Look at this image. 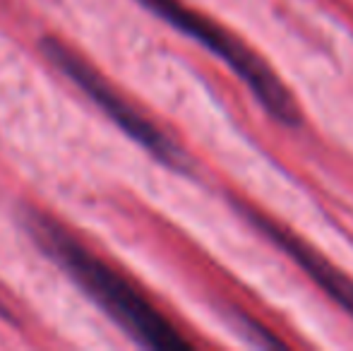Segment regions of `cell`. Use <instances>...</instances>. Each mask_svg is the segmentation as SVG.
<instances>
[{
	"instance_id": "cell-1",
	"label": "cell",
	"mask_w": 353,
	"mask_h": 351,
	"mask_svg": "<svg viewBox=\"0 0 353 351\" xmlns=\"http://www.w3.org/2000/svg\"><path fill=\"white\" fill-rule=\"evenodd\" d=\"M24 226L32 239L41 245V250L53 258L68 274L79 284V289L99 305L106 315H111L135 342L152 349H188L190 344L173 328L159 308L142 296L132 281L118 274L111 265L89 253L82 243L56 219L29 210L24 214Z\"/></svg>"
},
{
	"instance_id": "cell-2",
	"label": "cell",
	"mask_w": 353,
	"mask_h": 351,
	"mask_svg": "<svg viewBox=\"0 0 353 351\" xmlns=\"http://www.w3.org/2000/svg\"><path fill=\"white\" fill-rule=\"evenodd\" d=\"M144 8H149L154 14H159L161 19H166L168 24H173L176 29H181L183 34H188L190 39L200 41L207 51H212L214 56H219L243 82L248 85L252 94L257 97V101L262 103L270 116H274L281 123H298V108L293 101L291 92L281 85V80L265 66L257 53H252L241 39H236L231 32H226L223 27H219L216 22L207 19L205 14L195 12L188 5H183L181 0H140Z\"/></svg>"
},
{
	"instance_id": "cell-3",
	"label": "cell",
	"mask_w": 353,
	"mask_h": 351,
	"mask_svg": "<svg viewBox=\"0 0 353 351\" xmlns=\"http://www.w3.org/2000/svg\"><path fill=\"white\" fill-rule=\"evenodd\" d=\"M41 51L63 75L70 82H74L125 135H130L137 145H142L147 152H152L159 161L181 169L183 166V154L144 113L137 111L106 77H101L82 56H77L74 51L61 43L58 39H41Z\"/></svg>"
},
{
	"instance_id": "cell-4",
	"label": "cell",
	"mask_w": 353,
	"mask_h": 351,
	"mask_svg": "<svg viewBox=\"0 0 353 351\" xmlns=\"http://www.w3.org/2000/svg\"><path fill=\"white\" fill-rule=\"evenodd\" d=\"M255 221H257V226H262L265 234H270L272 241H276V243L310 274V279L315 281L320 289H325L341 308L349 310L353 315V281L349 277H344V272H339L332 263H327L320 253H315L310 245L303 243L298 236L283 231L281 226L272 224V221L262 219V217H257Z\"/></svg>"
},
{
	"instance_id": "cell-5",
	"label": "cell",
	"mask_w": 353,
	"mask_h": 351,
	"mask_svg": "<svg viewBox=\"0 0 353 351\" xmlns=\"http://www.w3.org/2000/svg\"><path fill=\"white\" fill-rule=\"evenodd\" d=\"M0 318H3V320H12V318H10V310L5 308L3 303H0Z\"/></svg>"
}]
</instances>
